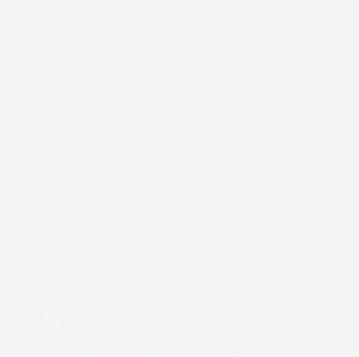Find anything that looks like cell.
Returning <instances> with one entry per match:
<instances>
[{
    "label": "cell",
    "mask_w": 359,
    "mask_h": 357,
    "mask_svg": "<svg viewBox=\"0 0 359 357\" xmlns=\"http://www.w3.org/2000/svg\"><path fill=\"white\" fill-rule=\"evenodd\" d=\"M95 250L97 252H121L123 228L119 224H97L95 229Z\"/></svg>",
    "instance_id": "6da1fadb"
},
{
    "label": "cell",
    "mask_w": 359,
    "mask_h": 357,
    "mask_svg": "<svg viewBox=\"0 0 359 357\" xmlns=\"http://www.w3.org/2000/svg\"><path fill=\"white\" fill-rule=\"evenodd\" d=\"M95 172L91 168H68L67 170V194L70 196H90L95 194Z\"/></svg>",
    "instance_id": "7a4b0ae2"
},
{
    "label": "cell",
    "mask_w": 359,
    "mask_h": 357,
    "mask_svg": "<svg viewBox=\"0 0 359 357\" xmlns=\"http://www.w3.org/2000/svg\"><path fill=\"white\" fill-rule=\"evenodd\" d=\"M67 307H42L39 310L40 333L44 335H63L68 322L65 319Z\"/></svg>",
    "instance_id": "3957f363"
},
{
    "label": "cell",
    "mask_w": 359,
    "mask_h": 357,
    "mask_svg": "<svg viewBox=\"0 0 359 357\" xmlns=\"http://www.w3.org/2000/svg\"><path fill=\"white\" fill-rule=\"evenodd\" d=\"M317 280L316 279H296L289 289V305H316L317 303Z\"/></svg>",
    "instance_id": "277c9868"
},
{
    "label": "cell",
    "mask_w": 359,
    "mask_h": 357,
    "mask_svg": "<svg viewBox=\"0 0 359 357\" xmlns=\"http://www.w3.org/2000/svg\"><path fill=\"white\" fill-rule=\"evenodd\" d=\"M95 212L98 217L111 219L116 224H119L123 214H125L123 198L111 196V194H95Z\"/></svg>",
    "instance_id": "5b68a950"
},
{
    "label": "cell",
    "mask_w": 359,
    "mask_h": 357,
    "mask_svg": "<svg viewBox=\"0 0 359 357\" xmlns=\"http://www.w3.org/2000/svg\"><path fill=\"white\" fill-rule=\"evenodd\" d=\"M179 165L182 168H205L207 167V156H205L203 144H201L200 140H186V142H182Z\"/></svg>",
    "instance_id": "8992f818"
},
{
    "label": "cell",
    "mask_w": 359,
    "mask_h": 357,
    "mask_svg": "<svg viewBox=\"0 0 359 357\" xmlns=\"http://www.w3.org/2000/svg\"><path fill=\"white\" fill-rule=\"evenodd\" d=\"M68 123V114L65 112H46L42 116V139L61 140Z\"/></svg>",
    "instance_id": "52a82bcc"
},
{
    "label": "cell",
    "mask_w": 359,
    "mask_h": 357,
    "mask_svg": "<svg viewBox=\"0 0 359 357\" xmlns=\"http://www.w3.org/2000/svg\"><path fill=\"white\" fill-rule=\"evenodd\" d=\"M37 51V39L33 30L12 32V54L18 58H33Z\"/></svg>",
    "instance_id": "ba28073f"
},
{
    "label": "cell",
    "mask_w": 359,
    "mask_h": 357,
    "mask_svg": "<svg viewBox=\"0 0 359 357\" xmlns=\"http://www.w3.org/2000/svg\"><path fill=\"white\" fill-rule=\"evenodd\" d=\"M182 305L193 308H201V280L200 279H186L182 280Z\"/></svg>",
    "instance_id": "9c48e42d"
},
{
    "label": "cell",
    "mask_w": 359,
    "mask_h": 357,
    "mask_svg": "<svg viewBox=\"0 0 359 357\" xmlns=\"http://www.w3.org/2000/svg\"><path fill=\"white\" fill-rule=\"evenodd\" d=\"M140 293H142V279L123 280V305L125 307L140 305Z\"/></svg>",
    "instance_id": "30bf717a"
},
{
    "label": "cell",
    "mask_w": 359,
    "mask_h": 357,
    "mask_svg": "<svg viewBox=\"0 0 359 357\" xmlns=\"http://www.w3.org/2000/svg\"><path fill=\"white\" fill-rule=\"evenodd\" d=\"M35 56L40 58H65L67 56V47L58 44L53 37H47L44 40H39L37 42V51Z\"/></svg>",
    "instance_id": "8fae6325"
},
{
    "label": "cell",
    "mask_w": 359,
    "mask_h": 357,
    "mask_svg": "<svg viewBox=\"0 0 359 357\" xmlns=\"http://www.w3.org/2000/svg\"><path fill=\"white\" fill-rule=\"evenodd\" d=\"M121 95L126 102H133V105H137V102H148L151 98V88L149 86H125Z\"/></svg>",
    "instance_id": "7c38bea8"
},
{
    "label": "cell",
    "mask_w": 359,
    "mask_h": 357,
    "mask_svg": "<svg viewBox=\"0 0 359 357\" xmlns=\"http://www.w3.org/2000/svg\"><path fill=\"white\" fill-rule=\"evenodd\" d=\"M177 233H179V238L182 240H201L205 238L207 228L205 224H179Z\"/></svg>",
    "instance_id": "4fadbf2b"
},
{
    "label": "cell",
    "mask_w": 359,
    "mask_h": 357,
    "mask_svg": "<svg viewBox=\"0 0 359 357\" xmlns=\"http://www.w3.org/2000/svg\"><path fill=\"white\" fill-rule=\"evenodd\" d=\"M205 56L207 58H230L231 56L230 44L224 42L223 39H215L212 44L205 46Z\"/></svg>",
    "instance_id": "5bb4252c"
},
{
    "label": "cell",
    "mask_w": 359,
    "mask_h": 357,
    "mask_svg": "<svg viewBox=\"0 0 359 357\" xmlns=\"http://www.w3.org/2000/svg\"><path fill=\"white\" fill-rule=\"evenodd\" d=\"M177 118H179V121L182 123L184 128L194 130V128H198L200 125H203L205 119H207V116H205V112L193 111V112H177Z\"/></svg>",
    "instance_id": "9a60e30c"
},
{
    "label": "cell",
    "mask_w": 359,
    "mask_h": 357,
    "mask_svg": "<svg viewBox=\"0 0 359 357\" xmlns=\"http://www.w3.org/2000/svg\"><path fill=\"white\" fill-rule=\"evenodd\" d=\"M251 47V40L249 37L245 35V32L242 30H237L230 42V49H231V56H244L245 51Z\"/></svg>",
    "instance_id": "2e32d148"
},
{
    "label": "cell",
    "mask_w": 359,
    "mask_h": 357,
    "mask_svg": "<svg viewBox=\"0 0 359 357\" xmlns=\"http://www.w3.org/2000/svg\"><path fill=\"white\" fill-rule=\"evenodd\" d=\"M207 28H212L214 32H217V35H221L228 28H231V19H228L221 11L207 14Z\"/></svg>",
    "instance_id": "e0dca14e"
},
{
    "label": "cell",
    "mask_w": 359,
    "mask_h": 357,
    "mask_svg": "<svg viewBox=\"0 0 359 357\" xmlns=\"http://www.w3.org/2000/svg\"><path fill=\"white\" fill-rule=\"evenodd\" d=\"M12 338V310L0 308V340L9 342Z\"/></svg>",
    "instance_id": "ac0fdd59"
},
{
    "label": "cell",
    "mask_w": 359,
    "mask_h": 357,
    "mask_svg": "<svg viewBox=\"0 0 359 357\" xmlns=\"http://www.w3.org/2000/svg\"><path fill=\"white\" fill-rule=\"evenodd\" d=\"M263 279H289V264H261Z\"/></svg>",
    "instance_id": "d6986e66"
},
{
    "label": "cell",
    "mask_w": 359,
    "mask_h": 357,
    "mask_svg": "<svg viewBox=\"0 0 359 357\" xmlns=\"http://www.w3.org/2000/svg\"><path fill=\"white\" fill-rule=\"evenodd\" d=\"M261 264H289L287 250H263Z\"/></svg>",
    "instance_id": "ffe728a7"
},
{
    "label": "cell",
    "mask_w": 359,
    "mask_h": 357,
    "mask_svg": "<svg viewBox=\"0 0 359 357\" xmlns=\"http://www.w3.org/2000/svg\"><path fill=\"white\" fill-rule=\"evenodd\" d=\"M205 58H180L179 70L180 72H203L205 70Z\"/></svg>",
    "instance_id": "44dd1931"
},
{
    "label": "cell",
    "mask_w": 359,
    "mask_h": 357,
    "mask_svg": "<svg viewBox=\"0 0 359 357\" xmlns=\"http://www.w3.org/2000/svg\"><path fill=\"white\" fill-rule=\"evenodd\" d=\"M68 277L74 280H90V279H95L93 273H91V268L88 266V264L84 263H76L74 266L70 268V272H68Z\"/></svg>",
    "instance_id": "7402d4cb"
},
{
    "label": "cell",
    "mask_w": 359,
    "mask_h": 357,
    "mask_svg": "<svg viewBox=\"0 0 359 357\" xmlns=\"http://www.w3.org/2000/svg\"><path fill=\"white\" fill-rule=\"evenodd\" d=\"M68 123L76 130H86L91 123V112H70L68 114Z\"/></svg>",
    "instance_id": "603a6c76"
},
{
    "label": "cell",
    "mask_w": 359,
    "mask_h": 357,
    "mask_svg": "<svg viewBox=\"0 0 359 357\" xmlns=\"http://www.w3.org/2000/svg\"><path fill=\"white\" fill-rule=\"evenodd\" d=\"M123 123H125V112L123 111H111L105 112V125L114 132H123Z\"/></svg>",
    "instance_id": "cb8c5ba5"
},
{
    "label": "cell",
    "mask_w": 359,
    "mask_h": 357,
    "mask_svg": "<svg viewBox=\"0 0 359 357\" xmlns=\"http://www.w3.org/2000/svg\"><path fill=\"white\" fill-rule=\"evenodd\" d=\"M251 212H249V219H251L252 224H259L263 217V212H261V203L263 200L259 196H251Z\"/></svg>",
    "instance_id": "d4e9b609"
},
{
    "label": "cell",
    "mask_w": 359,
    "mask_h": 357,
    "mask_svg": "<svg viewBox=\"0 0 359 357\" xmlns=\"http://www.w3.org/2000/svg\"><path fill=\"white\" fill-rule=\"evenodd\" d=\"M182 333H187V335H205V333H207L205 317H198V321L193 322L191 326L182 324Z\"/></svg>",
    "instance_id": "484cf974"
},
{
    "label": "cell",
    "mask_w": 359,
    "mask_h": 357,
    "mask_svg": "<svg viewBox=\"0 0 359 357\" xmlns=\"http://www.w3.org/2000/svg\"><path fill=\"white\" fill-rule=\"evenodd\" d=\"M30 222L39 224L40 222V198L32 196L30 198Z\"/></svg>",
    "instance_id": "4316f807"
},
{
    "label": "cell",
    "mask_w": 359,
    "mask_h": 357,
    "mask_svg": "<svg viewBox=\"0 0 359 357\" xmlns=\"http://www.w3.org/2000/svg\"><path fill=\"white\" fill-rule=\"evenodd\" d=\"M279 167L280 168H289V142H287V140H280Z\"/></svg>",
    "instance_id": "83f0119b"
},
{
    "label": "cell",
    "mask_w": 359,
    "mask_h": 357,
    "mask_svg": "<svg viewBox=\"0 0 359 357\" xmlns=\"http://www.w3.org/2000/svg\"><path fill=\"white\" fill-rule=\"evenodd\" d=\"M140 305H142V307H149V305H151V280H149V279H142Z\"/></svg>",
    "instance_id": "f1b7e54d"
},
{
    "label": "cell",
    "mask_w": 359,
    "mask_h": 357,
    "mask_svg": "<svg viewBox=\"0 0 359 357\" xmlns=\"http://www.w3.org/2000/svg\"><path fill=\"white\" fill-rule=\"evenodd\" d=\"M279 151H280L279 140H270V168L279 167Z\"/></svg>",
    "instance_id": "f546056e"
},
{
    "label": "cell",
    "mask_w": 359,
    "mask_h": 357,
    "mask_svg": "<svg viewBox=\"0 0 359 357\" xmlns=\"http://www.w3.org/2000/svg\"><path fill=\"white\" fill-rule=\"evenodd\" d=\"M196 314V308H193V307H187V305H179L177 307V317H179V321L182 322H186L189 317H193V315ZM200 317V315H198Z\"/></svg>",
    "instance_id": "4dcf8cb0"
},
{
    "label": "cell",
    "mask_w": 359,
    "mask_h": 357,
    "mask_svg": "<svg viewBox=\"0 0 359 357\" xmlns=\"http://www.w3.org/2000/svg\"><path fill=\"white\" fill-rule=\"evenodd\" d=\"M77 256H79V261L84 264H88V266H93L95 264V259H97L98 252L97 250H83V252H77Z\"/></svg>",
    "instance_id": "1f68e13d"
},
{
    "label": "cell",
    "mask_w": 359,
    "mask_h": 357,
    "mask_svg": "<svg viewBox=\"0 0 359 357\" xmlns=\"http://www.w3.org/2000/svg\"><path fill=\"white\" fill-rule=\"evenodd\" d=\"M169 357H179V335H169Z\"/></svg>",
    "instance_id": "d6a6232c"
},
{
    "label": "cell",
    "mask_w": 359,
    "mask_h": 357,
    "mask_svg": "<svg viewBox=\"0 0 359 357\" xmlns=\"http://www.w3.org/2000/svg\"><path fill=\"white\" fill-rule=\"evenodd\" d=\"M261 168H270V140L261 142Z\"/></svg>",
    "instance_id": "836d02e7"
},
{
    "label": "cell",
    "mask_w": 359,
    "mask_h": 357,
    "mask_svg": "<svg viewBox=\"0 0 359 357\" xmlns=\"http://www.w3.org/2000/svg\"><path fill=\"white\" fill-rule=\"evenodd\" d=\"M123 112L125 114H149L151 109H149V105H126V107H123Z\"/></svg>",
    "instance_id": "e575fe53"
},
{
    "label": "cell",
    "mask_w": 359,
    "mask_h": 357,
    "mask_svg": "<svg viewBox=\"0 0 359 357\" xmlns=\"http://www.w3.org/2000/svg\"><path fill=\"white\" fill-rule=\"evenodd\" d=\"M247 342H249V335H245V333H235L233 338H231V345H233L235 350H240Z\"/></svg>",
    "instance_id": "d590c367"
},
{
    "label": "cell",
    "mask_w": 359,
    "mask_h": 357,
    "mask_svg": "<svg viewBox=\"0 0 359 357\" xmlns=\"http://www.w3.org/2000/svg\"><path fill=\"white\" fill-rule=\"evenodd\" d=\"M67 357H77V338L76 335L67 336Z\"/></svg>",
    "instance_id": "8d00e7d4"
},
{
    "label": "cell",
    "mask_w": 359,
    "mask_h": 357,
    "mask_svg": "<svg viewBox=\"0 0 359 357\" xmlns=\"http://www.w3.org/2000/svg\"><path fill=\"white\" fill-rule=\"evenodd\" d=\"M84 132V140L86 142H95V140H105V137H100L97 133V128H93V126H88L86 130H83Z\"/></svg>",
    "instance_id": "74e56055"
},
{
    "label": "cell",
    "mask_w": 359,
    "mask_h": 357,
    "mask_svg": "<svg viewBox=\"0 0 359 357\" xmlns=\"http://www.w3.org/2000/svg\"><path fill=\"white\" fill-rule=\"evenodd\" d=\"M91 126L97 130L105 126V112H91Z\"/></svg>",
    "instance_id": "f35d334b"
},
{
    "label": "cell",
    "mask_w": 359,
    "mask_h": 357,
    "mask_svg": "<svg viewBox=\"0 0 359 357\" xmlns=\"http://www.w3.org/2000/svg\"><path fill=\"white\" fill-rule=\"evenodd\" d=\"M51 37H53L58 44L65 46V44H67V39H68V30H51Z\"/></svg>",
    "instance_id": "ab89813d"
},
{
    "label": "cell",
    "mask_w": 359,
    "mask_h": 357,
    "mask_svg": "<svg viewBox=\"0 0 359 357\" xmlns=\"http://www.w3.org/2000/svg\"><path fill=\"white\" fill-rule=\"evenodd\" d=\"M165 257H167V252H163V250H151V252H149V261H151L153 266H160V263H162Z\"/></svg>",
    "instance_id": "60d3db41"
},
{
    "label": "cell",
    "mask_w": 359,
    "mask_h": 357,
    "mask_svg": "<svg viewBox=\"0 0 359 357\" xmlns=\"http://www.w3.org/2000/svg\"><path fill=\"white\" fill-rule=\"evenodd\" d=\"M84 357H95V336L86 335V345H84Z\"/></svg>",
    "instance_id": "b9f144b4"
},
{
    "label": "cell",
    "mask_w": 359,
    "mask_h": 357,
    "mask_svg": "<svg viewBox=\"0 0 359 357\" xmlns=\"http://www.w3.org/2000/svg\"><path fill=\"white\" fill-rule=\"evenodd\" d=\"M63 139L67 140V142H74V140H77V130L74 128L70 123H67V128H65Z\"/></svg>",
    "instance_id": "7bdbcfd3"
},
{
    "label": "cell",
    "mask_w": 359,
    "mask_h": 357,
    "mask_svg": "<svg viewBox=\"0 0 359 357\" xmlns=\"http://www.w3.org/2000/svg\"><path fill=\"white\" fill-rule=\"evenodd\" d=\"M221 12H223V14L226 16L228 19H233V16H235V5H233V2H224V4L221 5Z\"/></svg>",
    "instance_id": "ee69618b"
},
{
    "label": "cell",
    "mask_w": 359,
    "mask_h": 357,
    "mask_svg": "<svg viewBox=\"0 0 359 357\" xmlns=\"http://www.w3.org/2000/svg\"><path fill=\"white\" fill-rule=\"evenodd\" d=\"M305 331L309 333V335H317V317L316 315H312V317L305 322Z\"/></svg>",
    "instance_id": "f6af8a7d"
},
{
    "label": "cell",
    "mask_w": 359,
    "mask_h": 357,
    "mask_svg": "<svg viewBox=\"0 0 359 357\" xmlns=\"http://www.w3.org/2000/svg\"><path fill=\"white\" fill-rule=\"evenodd\" d=\"M25 140H30V142H39L40 139H42V133H40V130H28V132L25 133V137H23Z\"/></svg>",
    "instance_id": "bcb514c9"
},
{
    "label": "cell",
    "mask_w": 359,
    "mask_h": 357,
    "mask_svg": "<svg viewBox=\"0 0 359 357\" xmlns=\"http://www.w3.org/2000/svg\"><path fill=\"white\" fill-rule=\"evenodd\" d=\"M233 222L235 224L240 222V198L238 196L233 198Z\"/></svg>",
    "instance_id": "7dc6e473"
},
{
    "label": "cell",
    "mask_w": 359,
    "mask_h": 357,
    "mask_svg": "<svg viewBox=\"0 0 359 357\" xmlns=\"http://www.w3.org/2000/svg\"><path fill=\"white\" fill-rule=\"evenodd\" d=\"M177 252H205L203 245H182L177 249Z\"/></svg>",
    "instance_id": "c3c4849f"
},
{
    "label": "cell",
    "mask_w": 359,
    "mask_h": 357,
    "mask_svg": "<svg viewBox=\"0 0 359 357\" xmlns=\"http://www.w3.org/2000/svg\"><path fill=\"white\" fill-rule=\"evenodd\" d=\"M205 46H208V44H212L215 39H219V35H217V32H214L212 28H205Z\"/></svg>",
    "instance_id": "681fc988"
},
{
    "label": "cell",
    "mask_w": 359,
    "mask_h": 357,
    "mask_svg": "<svg viewBox=\"0 0 359 357\" xmlns=\"http://www.w3.org/2000/svg\"><path fill=\"white\" fill-rule=\"evenodd\" d=\"M245 35L249 37V40H251V44H252V42H259L263 33H261V30H247Z\"/></svg>",
    "instance_id": "f907efd6"
},
{
    "label": "cell",
    "mask_w": 359,
    "mask_h": 357,
    "mask_svg": "<svg viewBox=\"0 0 359 357\" xmlns=\"http://www.w3.org/2000/svg\"><path fill=\"white\" fill-rule=\"evenodd\" d=\"M180 86H205V81L203 79H194V81H191V79H180L179 81Z\"/></svg>",
    "instance_id": "816d5d0a"
},
{
    "label": "cell",
    "mask_w": 359,
    "mask_h": 357,
    "mask_svg": "<svg viewBox=\"0 0 359 357\" xmlns=\"http://www.w3.org/2000/svg\"><path fill=\"white\" fill-rule=\"evenodd\" d=\"M244 56L245 58H261L263 56V51H261V47H249V49L245 51Z\"/></svg>",
    "instance_id": "f5cc1de1"
},
{
    "label": "cell",
    "mask_w": 359,
    "mask_h": 357,
    "mask_svg": "<svg viewBox=\"0 0 359 357\" xmlns=\"http://www.w3.org/2000/svg\"><path fill=\"white\" fill-rule=\"evenodd\" d=\"M76 263H79V256H77V252H74V250H68V252H67V264L72 268Z\"/></svg>",
    "instance_id": "db71d44e"
},
{
    "label": "cell",
    "mask_w": 359,
    "mask_h": 357,
    "mask_svg": "<svg viewBox=\"0 0 359 357\" xmlns=\"http://www.w3.org/2000/svg\"><path fill=\"white\" fill-rule=\"evenodd\" d=\"M12 114L9 112H0V126H11Z\"/></svg>",
    "instance_id": "11a10c76"
},
{
    "label": "cell",
    "mask_w": 359,
    "mask_h": 357,
    "mask_svg": "<svg viewBox=\"0 0 359 357\" xmlns=\"http://www.w3.org/2000/svg\"><path fill=\"white\" fill-rule=\"evenodd\" d=\"M194 132H196V140H200V142H205V140H207V132H205V125H200L196 130H194Z\"/></svg>",
    "instance_id": "9f6ffc18"
},
{
    "label": "cell",
    "mask_w": 359,
    "mask_h": 357,
    "mask_svg": "<svg viewBox=\"0 0 359 357\" xmlns=\"http://www.w3.org/2000/svg\"><path fill=\"white\" fill-rule=\"evenodd\" d=\"M5 28H11V19H9L4 12H0V30H5Z\"/></svg>",
    "instance_id": "6f0895ef"
},
{
    "label": "cell",
    "mask_w": 359,
    "mask_h": 357,
    "mask_svg": "<svg viewBox=\"0 0 359 357\" xmlns=\"http://www.w3.org/2000/svg\"><path fill=\"white\" fill-rule=\"evenodd\" d=\"M177 140H179V142H186L187 140V128L180 126L179 132H177Z\"/></svg>",
    "instance_id": "680465c9"
},
{
    "label": "cell",
    "mask_w": 359,
    "mask_h": 357,
    "mask_svg": "<svg viewBox=\"0 0 359 357\" xmlns=\"http://www.w3.org/2000/svg\"><path fill=\"white\" fill-rule=\"evenodd\" d=\"M151 343H153V352H151V357H158V336H153L151 338Z\"/></svg>",
    "instance_id": "91938a15"
},
{
    "label": "cell",
    "mask_w": 359,
    "mask_h": 357,
    "mask_svg": "<svg viewBox=\"0 0 359 357\" xmlns=\"http://www.w3.org/2000/svg\"><path fill=\"white\" fill-rule=\"evenodd\" d=\"M244 357H263V350H261V347H254V349H252L251 352H249L247 356H244Z\"/></svg>",
    "instance_id": "94428289"
},
{
    "label": "cell",
    "mask_w": 359,
    "mask_h": 357,
    "mask_svg": "<svg viewBox=\"0 0 359 357\" xmlns=\"http://www.w3.org/2000/svg\"><path fill=\"white\" fill-rule=\"evenodd\" d=\"M249 342H252L256 347H259L261 345V336L259 335H249Z\"/></svg>",
    "instance_id": "6125c7cd"
},
{
    "label": "cell",
    "mask_w": 359,
    "mask_h": 357,
    "mask_svg": "<svg viewBox=\"0 0 359 357\" xmlns=\"http://www.w3.org/2000/svg\"><path fill=\"white\" fill-rule=\"evenodd\" d=\"M151 277H153V279H163V277H162V270H160L158 266H153Z\"/></svg>",
    "instance_id": "be15d7a7"
},
{
    "label": "cell",
    "mask_w": 359,
    "mask_h": 357,
    "mask_svg": "<svg viewBox=\"0 0 359 357\" xmlns=\"http://www.w3.org/2000/svg\"><path fill=\"white\" fill-rule=\"evenodd\" d=\"M18 203H19V200L14 198V222H18Z\"/></svg>",
    "instance_id": "e7e4bbea"
},
{
    "label": "cell",
    "mask_w": 359,
    "mask_h": 357,
    "mask_svg": "<svg viewBox=\"0 0 359 357\" xmlns=\"http://www.w3.org/2000/svg\"><path fill=\"white\" fill-rule=\"evenodd\" d=\"M0 357H12V352L9 349L5 350H0Z\"/></svg>",
    "instance_id": "03108f58"
},
{
    "label": "cell",
    "mask_w": 359,
    "mask_h": 357,
    "mask_svg": "<svg viewBox=\"0 0 359 357\" xmlns=\"http://www.w3.org/2000/svg\"><path fill=\"white\" fill-rule=\"evenodd\" d=\"M233 357H244V356H242V354L238 352V350H235V352H233Z\"/></svg>",
    "instance_id": "003e7915"
}]
</instances>
